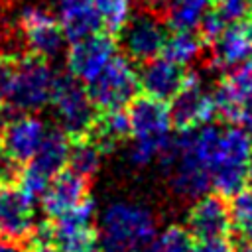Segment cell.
Listing matches in <instances>:
<instances>
[{
    "label": "cell",
    "mask_w": 252,
    "mask_h": 252,
    "mask_svg": "<svg viewBox=\"0 0 252 252\" xmlns=\"http://www.w3.org/2000/svg\"><path fill=\"white\" fill-rule=\"evenodd\" d=\"M130 136L128 161L134 167L150 165L171 140V118L165 100L142 94L134 96L128 106Z\"/></svg>",
    "instance_id": "6da1fadb"
},
{
    "label": "cell",
    "mask_w": 252,
    "mask_h": 252,
    "mask_svg": "<svg viewBox=\"0 0 252 252\" xmlns=\"http://www.w3.org/2000/svg\"><path fill=\"white\" fill-rule=\"evenodd\" d=\"M185 228L193 238H220L230 232V211L222 195H203L193 201Z\"/></svg>",
    "instance_id": "4fadbf2b"
},
{
    "label": "cell",
    "mask_w": 252,
    "mask_h": 252,
    "mask_svg": "<svg viewBox=\"0 0 252 252\" xmlns=\"http://www.w3.org/2000/svg\"><path fill=\"white\" fill-rule=\"evenodd\" d=\"M102 154L112 152L130 136V120L124 108L98 110L93 122L91 132L87 134Z\"/></svg>",
    "instance_id": "ffe728a7"
},
{
    "label": "cell",
    "mask_w": 252,
    "mask_h": 252,
    "mask_svg": "<svg viewBox=\"0 0 252 252\" xmlns=\"http://www.w3.org/2000/svg\"><path fill=\"white\" fill-rule=\"evenodd\" d=\"M230 199V226H234L238 236L252 238V189H240Z\"/></svg>",
    "instance_id": "d4e9b609"
},
{
    "label": "cell",
    "mask_w": 252,
    "mask_h": 252,
    "mask_svg": "<svg viewBox=\"0 0 252 252\" xmlns=\"http://www.w3.org/2000/svg\"><path fill=\"white\" fill-rule=\"evenodd\" d=\"M18 57H20V53H8V51L0 53V106L6 100V94H8V89H10L12 77H14V69H16Z\"/></svg>",
    "instance_id": "f546056e"
},
{
    "label": "cell",
    "mask_w": 252,
    "mask_h": 252,
    "mask_svg": "<svg viewBox=\"0 0 252 252\" xmlns=\"http://www.w3.org/2000/svg\"><path fill=\"white\" fill-rule=\"evenodd\" d=\"M132 252H159V246H158V240L152 238V240H146L140 246H136Z\"/></svg>",
    "instance_id": "e575fe53"
},
{
    "label": "cell",
    "mask_w": 252,
    "mask_h": 252,
    "mask_svg": "<svg viewBox=\"0 0 252 252\" xmlns=\"http://www.w3.org/2000/svg\"><path fill=\"white\" fill-rule=\"evenodd\" d=\"M69 146H71V140L61 128H49L43 132L37 150L33 152L32 159L26 165L39 171L51 181V177L67 165Z\"/></svg>",
    "instance_id": "d6986e66"
},
{
    "label": "cell",
    "mask_w": 252,
    "mask_h": 252,
    "mask_svg": "<svg viewBox=\"0 0 252 252\" xmlns=\"http://www.w3.org/2000/svg\"><path fill=\"white\" fill-rule=\"evenodd\" d=\"M209 8V0H165L161 18L171 30H195Z\"/></svg>",
    "instance_id": "44dd1931"
},
{
    "label": "cell",
    "mask_w": 252,
    "mask_h": 252,
    "mask_svg": "<svg viewBox=\"0 0 252 252\" xmlns=\"http://www.w3.org/2000/svg\"><path fill=\"white\" fill-rule=\"evenodd\" d=\"M203 51V41L193 30H175L171 35H165L161 55L169 61L185 67L193 63Z\"/></svg>",
    "instance_id": "7402d4cb"
},
{
    "label": "cell",
    "mask_w": 252,
    "mask_h": 252,
    "mask_svg": "<svg viewBox=\"0 0 252 252\" xmlns=\"http://www.w3.org/2000/svg\"><path fill=\"white\" fill-rule=\"evenodd\" d=\"M57 22L65 39L75 41L100 32V14L94 0H57Z\"/></svg>",
    "instance_id": "ac0fdd59"
},
{
    "label": "cell",
    "mask_w": 252,
    "mask_h": 252,
    "mask_svg": "<svg viewBox=\"0 0 252 252\" xmlns=\"http://www.w3.org/2000/svg\"><path fill=\"white\" fill-rule=\"evenodd\" d=\"M236 124H242V128L252 136V96H250V98H246V100L242 102Z\"/></svg>",
    "instance_id": "1f68e13d"
},
{
    "label": "cell",
    "mask_w": 252,
    "mask_h": 252,
    "mask_svg": "<svg viewBox=\"0 0 252 252\" xmlns=\"http://www.w3.org/2000/svg\"><path fill=\"white\" fill-rule=\"evenodd\" d=\"M226 28V22L219 16V12L217 10H213V12H205V16L201 18V22L197 24V28L195 30H199V37H201V41L203 43H213L219 35H220V32Z\"/></svg>",
    "instance_id": "f1b7e54d"
},
{
    "label": "cell",
    "mask_w": 252,
    "mask_h": 252,
    "mask_svg": "<svg viewBox=\"0 0 252 252\" xmlns=\"http://www.w3.org/2000/svg\"><path fill=\"white\" fill-rule=\"evenodd\" d=\"M35 199L18 185L0 187V238L18 244H32L35 228Z\"/></svg>",
    "instance_id": "30bf717a"
},
{
    "label": "cell",
    "mask_w": 252,
    "mask_h": 252,
    "mask_svg": "<svg viewBox=\"0 0 252 252\" xmlns=\"http://www.w3.org/2000/svg\"><path fill=\"white\" fill-rule=\"evenodd\" d=\"M116 53V41L110 33H91L87 37L75 39L67 51L69 73L81 83L93 81L108 59Z\"/></svg>",
    "instance_id": "8fae6325"
},
{
    "label": "cell",
    "mask_w": 252,
    "mask_h": 252,
    "mask_svg": "<svg viewBox=\"0 0 252 252\" xmlns=\"http://www.w3.org/2000/svg\"><path fill=\"white\" fill-rule=\"evenodd\" d=\"M159 252H193V236L185 226H167L158 238Z\"/></svg>",
    "instance_id": "484cf974"
},
{
    "label": "cell",
    "mask_w": 252,
    "mask_h": 252,
    "mask_svg": "<svg viewBox=\"0 0 252 252\" xmlns=\"http://www.w3.org/2000/svg\"><path fill=\"white\" fill-rule=\"evenodd\" d=\"M173 142V136H171ZM175 148V159L171 163L169 171V187L173 191L175 197L183 199V201H195L203 195H207L213 185H211V171L209 167L197 158L193 156L189 150L183 148Z\"/></svg>",
    "instance_id": "7c38bea8"
},
{
    "label": "cell",
    "mask_w": 252,
    "mask_h": 252,
    "mask_svg": "<svg viewBox=\"0 0 252 252\" xmlns=\"http://www.w3.org/2000/svg\"><path fill=\"white\" fill-rule=\"evenodd\" d=\"M24 171V163H20L10 152H6L0 144V187H12L20 183Z\"/></svg>",
    "instance_id": "83f0119b"
},
{
    "label": "cell",
    "mask_w": 252,
    "mask_h": 252,
    "mask_svg": "<svg viewBox=\"0 0 252 252\" xmlns=\"http://www.w3.org/2000/svg\"><path fill=\"white\" fill-rule=\"evenodd\" d=\"M193 252H232V246H230V242L224 240V236L205 238L197 246H193Z\"/></svg>",
    "instance_id": "4dcf8cb0"
},
{
    "label": "cell",
    "mask_w": 252,
    "mask_h": 252,
    "mask_svg": "<svg viewBox=\"0 0 252 252\" xmlns=\"http://www.w3.org/2000/svg\"><path fill=\"white\" fill-rule=\"evenodd\" d=\"M94 6L100 14L102 28L110 35H116L132 14L130 0H94Z\"/></svg>",
    "instance_id": "cb8c5ba5"
},
{
    "label": "cell",
    "mask_w": 252,
    "mask_h": 252,
    "mask_svg": "<svg viewBox=\"0 0 252 252\" xmlns=\"http://www.w3.org/2000/svg\"><path fill=\"white\" fill-rule=\"evenodd\" d=\"M43 132V122L37 116H32L30 112L16 116H0V144L24 165L32 159L33 152L37 150Z\"/></svg>",
    "instance_id": "5bb4252c"
},
{
    "label": "cell",
    "mask_w": 252,
    "mask_h": 252,
    "mask_svg": "<svg viewBox=\"0 0 252 252\" xmlns=\"http://www.w3.org/2000/svg\"><path fill=\"white\" fill-rule=\"evenodd\" d=\"M219 16L230 24V22H242L252 16V0H215Z\"/></svg>",
    "instance_id": "4316f807"
},
{
    "label": "cell",
    "mask_w": 252,
    "mask_h": 252,
    "mask_svg": "<svg viewBox=\"0 0 252 252\" xmlns=\"http://www.w3.org/2000/svg\"><path fill=\"white\" fill-rule=\"evenodd\" d=\"M213 45V65L236 67L252 57V24L250 20L230 22L220 32Z\"/></svg>",
    "instance_id": "e0dca14e"
},
{
    "label": "cell",
    "mask_w": 252,
    "mask_h": 252,
    "mask_svg": "<svg viewBox=\"0 0 252 252\" xmlns=\"http://www.w3.org/2000/svg\"><path fill=\"white\" fill-rule=\"evenodd\" d=\"M169 100L171 104L167 108H169L171 126H175L177 130L211 122L217 116L213 96L207 91H203L197 73H185L179 91Z\"/></svg>",
    "instance_id": "9c48e42d"
},
{
    "label": "cell",
    "mask_w": 252,
    "mask_h": 252,
    "mask_svg": "<svg viewBox=\"0 0 252 252\" xmlns=\"http://www.w3.org/2000/svg\"><path fill=\"white\" fill-rule=\"evenodd\" d=\"M53 83L55 73L49 65V59L28 51L20 53L6 100L0 106V116H16L39 110L49 102Z\"/></svg>",
    "instance_id": "3957f363"
},
{
    "label": "cell",
    "mask_w": 252,
    "mask_h": 252,
    "mask_svg": "<svg viewBox=\"0 0 252 252\" xmlns=\"http://www.w3.org/2000/svg\"><path fill=\"white\" fill-rule=\"evenodd\" d=\"M49 102L55 106L61 130L69 136V140L85 138L91 132L98 110L89 98L87 89L71 73L55 77Z\"/></svg>",
    "instance_id": "5b68a950"
},
{
    "label": "cell",
    "mask_w": 252,
    "mask_h": 252,
    "mask_svg": "<svg viewBox=\"0 0 252 252\" xmlns=\"http://www.w3.org/2000/svg\"><path fill=\"white\" fill-rule=\"evenodd\" d=\"M138 73V85L144 91V94L169 100L181 87L185 79V71L181 65L169 61L167 57H152L148 61H142V67Z\"/></svg>",
    "instance_id": "2e32d148"
},
{
    "label": "cell",
    "mask_w": 252,
    "mask_h": 252,
    "mask_svg": "<svg viewBox=\"0 0 252 252\" xmlns=\"http://www.w3.org/2000/svg\"><path fill=\"white\" fill-rule=\"evenodd\" d=\"M116 35L124 55L130 61L142 63L161 53L167 33L161 16L142 8L140 12L130 14L128 22Z\"/></svg>",
    "instance_id": "ba28073f"
},
{
    "label": "cell",
    "mask_w": 252,
    "mask_h": 252,
    "mask_svg": "<svg viewBox=\"0 0 252 252\" xmlns=\"http://www.w3.org/2000/svg\"><path fill=\"white\" fill-rule=\"evenodd\" d=\"M89 187H91V181L85 179L83 175L75 173L73 169L63 167L61 171H57L51 177L43 195L39 197L45 217L53 219V217L73 209L75 205H79L89 195Z\"/></svg>",
    "instance_id": "9a60e30c"
},
{
    "label": "cell",
    "mask_w": 252,
    "mask_h": 252,
    "mask_svg": "<svg viewBox=\"0 0 252 252\" xmlns=\"http://www.w3.org/2000/svg\"><path fill=\"white\" fill-rule=\"evenodd\" d=\"M232 246V252H252V238H246V236H238Z\"/></svg>",
    "instance_id": "836d02e7"
},
{
    "label": "cell",
    "mask_w": 252,
    "mask_h": 252,
    "mask_svg": "<svg viewBox=\"0 0 252 252\" xmlns=\"http://www.w3.org/2000/svg\"><path fill=\"white\" fill-rule=\"evenodd\" d=\"M138 73L126 55L114 53L102 71L87 83L89 98L96 110L124 108L138 94Z\"/></svg>",
    "instance_id": "8992f818"
},
{
    "label": "cell",
    "mask_w": 252,
    "mask_h": 252,
    "mask_svg": "<svg viewBox=\"0 0 252 252\" xmlns=\"http://www.w3.org/2000/svg\"><path fill=\"white\" fill-rule=\"evenodd\" d=\"M158 224L150 207L132 201L110 203L102 217L98 232V246L102 252H132L146 240L156 236Z\"/></svg>",
    "instance_id": "7a4b0ae2"
},
{
    "label": "cell",
    "mask_w": 252,
    "mask_h": 252,
    "mask_svg": "<svg viewBox=\"0 0 252 252\" xmlns=\"http://www.w3.org/2000/svg\"><path fill=\"white\" fill-rule=\"evenodd\" d=\"M100 161H102V152L89 136L71 140L69 156H67L69 169H73L75 173H79L91 181L96 175V171L100 169Z\"/></svg>",
    "instance_id": "603a6c76"
},
{
    "label": "cell",
    "mask_w": 252,
    "mask_h": 252,
    "mask_svg": "<svg viewBox=\"0 0 252 252\" xmlns=\"http://www.w3.org/2000/svg\"><path fill=\"white\" fill-rule=\"evenodd\" d=\"M18 32L28 53L53 59L63 49V30L57 18L45 6H24L18 14Z\"/></svg>",
    "instance_id": "52a82bcc"
},
{
    "label": "cell",
    "mask_w": 252,
    "mask_h": 252,
    "mask_svg": "<svg viewBox=\"0 0 252 252\" xmlns=\"http://www.w3.org/2000/svg\"><path fill=\"white\" fill-rule=\"evenodd\" d=\"M252 156V136L242 126H226L220 130L219 148L209 167L211 185L222 197H232L244 189L248 181V161Z\"/></svg>",
    "instance_id": "277c9868"
},
{
    "label": "cell",
    "mask_w": 252,
    "mask_h": 252,
    "mask_svg": "<svg viewBox=\"0 0 252 252\" xmlns=\"http://www.w3.org/2000/svg\"><path fill=\"white\" fill-rule=\"evenodd\" d=\"M26 250H28L26 244H18V242L0 238V252H26Z\"/></svg>",
    "instance_id": "d6a6232c"
}]
</instances>
